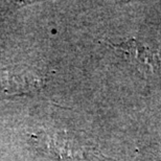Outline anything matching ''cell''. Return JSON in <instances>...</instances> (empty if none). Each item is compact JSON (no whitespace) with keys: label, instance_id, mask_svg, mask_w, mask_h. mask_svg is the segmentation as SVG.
Returning <instances> with one entry per match:
<instances>
[{"label":"cell","instance_id":"obj_1","mask_svg":"<svg viewBox=\"0 0 161 161\" xmlns=\"http://www.w3.org/2000/svg\"><path fill=\"white\" fill-rule=\"evenodd\" d=\"M109 44H111L112 47L120 50L129 60L133 61L139 67H142L144 70L152 71L159 66V59L157 53H154L153 50L144 46L137 40L130 39L117 45L112 43Z\"/></svg>","mask_w":161,"mask_h":161}]
</instances>
